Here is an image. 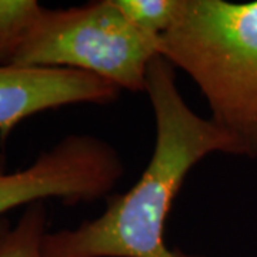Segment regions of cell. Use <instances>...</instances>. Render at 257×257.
I'll return each instance as SVG.
<instances>
[{"mask_svg":"<svg viewBox=\"0 0 257 257\" xmlns=\"http://www.w3.org/2000/svg\"><path fill=\"white\" fill-rule=\"evenodd\" d=\"M146 93L156 119V143L143 175L127 192L106 197L96 219L47 233L49 257H204L169 247L166 219L194 166L216 152L241 156L240 149L216 123L190 109L177 87L175 66L162 56L149 66Z\"/></svg>","mask_w":257,"mask_h":257,"instance_id":"1","label":"cell"},{"mask_svg":"<svg viewBox=\"0 0 257 257\" xmlns=\"http://www.w3.org/2000/svg\"><path fill=\"white\" fill-rule=\"evenodd\" d=\"M157 52L199 86L210 120L237 143L241 156L256 159L257 2L183 0Z\"/></svg>","mask_w":257,"mask_h":257,"instance_id":"2","label":"cell"},{"mask_svg":"<svg viewBox=\"0 0 257 257\" xmlns=\"http://www.w3.org/2000/svg\"><path fill=\"white\" fill-rule=\"evenodd\" d=\"M157 45L128 23L113 0H96L69 9L43 8L12 64L73 69L120 90L146 92Z\"/></svg>","mask_w":257,"mask_h":257,"instance_id":"3","label":"cell"},{"mask_svg":"<svg viewBox=\"0 0 257 257\" xmlns=\"http://www.w3.org/2000/svg\"><path fill=\"white\" fill-rule=\"evenodd\" d=\"M123 173L119 153L92 135H69L32 165L12 173L0 152V217L47 199L73 206L109 197Z\"/></svg>","mask_w":257,"mask_h":257,"instance_id":"4","label":"cell"},{"mask_svg":"<svg viewBox=\"0 0 257 257\" xmlns=\"http://www.w3.org/2000/svg\"><path fill=\"white\" fill-rule=\"evenodd\" d=\"M119 87L73 69L0 66V143L30 116L63 106L117 100Z\"/></svg>","mask_w":257,"mask_h":257,"instance_id":"5","label":"cell"},{"mask_svg":"<svg viewBox=\"0 0 257 257\" xmlns=\"http://www.w3.org/2000/svg\"><path fill=\"white\" fill-rule=\"evenodd\" d=\"M47 233L45 202L26 206L16 223L0 217V257H49L45 251Z\"/></svg>","mask_w":257,"mask_h":257,"instance_id":"6","label":"cell"},{"mask_svg":"<svg viewBox=\"0 0 257 257\" xmlns=\"http://www.w3.org/2000/svg\"><path fill=\"white\" fill-rule=\"evenodd\" d=\"M133 28L153 40H160L173 28L183 0H113Z\"/></svg>","mask_w":257,"mask_h":257,"instance_id":"7","label":"cell"},{"mask_svg":"<svg viewBox=\"0 0 257 257\" xmlns=\"http://www.w3.org/2000/svg\"><path fill=\"white\" fill-rule=\"evenodd\" d=\"M37 0H0V66H10L40 16Z\"/></svg>","mask_w":257,"mask_h":257,"instance_id":"8","label":"cell"}]
</instances>
